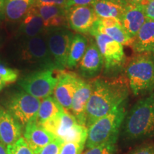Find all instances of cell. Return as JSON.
<instances>
[{
  "mask_svg": "<svg viewBox=\"0 0 154 154\" xmlns=\"http://www.w3.org/2000/svg\"><path fill=\"white\" fill-rule=\"evenodd\" d=\"M91 84V94L86 111L87 128L126 101L128 95V84L123 78L98 79Z\"/></svg>",
  "mask_w": 154,
  "mask_h": 154,
  "instance_id": "cell-1",
  "label": "cell"
},
{
  "mask_svg": "<svg viewBox=\"0 0 154 154\" xmlns=\"http://www.w3.org/2000/svg\"><path fill=\"white\" fill-rule=\"evenodd\" d=\"M122 136L129 141L154 136V90L136 102L127 113L123 123Z\"/></svg>",
  "mask_w": 154,
  "mask_h": 154,
  "instance_id": "cell-2",
  "label": "cell"
},
{
  "mask_svg": "<svg viewBox=\"0 0 154 154\" xmlns=\"http://www.w3.org/2000/svg\"><path fill=\"white\" fill-rule=\"evenodd\" d=\"M126 116V101H124L107 115L94 122L88 128L85 144L86 149H91L118 138Z\"/></svg>",
  "mask_w": 154,
  "mask_h": 154,
  "instance_id": "cell-3",
  "label": "cell"
},
{
  "mask_svg": "<svg viewBox=\"0 0 154 154\" xmlns=\"http://www.w3.org/2000/svg\"><path fill=\"white\" fill-rule=\"evenodd\" d=\"M128 86L134 95L151 93L154 90V60L140 54L133 58L126 69Z\"/></svg>",
  "mask_w": 154,
  "mask_h": 154,
  "instance_id": "cell-4",
  "label": "cell"
},
{
  "mask_svg": "<svg viewBox=\"0 0 154 154\" xmlns=\"http://www.w3.org/2000/svg\"><path fill=\"white\" fill-rule=\"evenodd\" d=\"M39 125L64 142L86 144L88 128L79 124L72 113L66 109L57 116Z\"/></svg>",
  "mask_w": 154,
  "mask_h": 154,
  "instance_id": "cell-5",
  "label": "cell"
},
{
  "mask_svg": "<svg viewBox=\"0 0 154 154\" xmlns=\"http://www.w3.org/2000/svg\"><path fill=\"white\" fill-rule=\"evenodd\" d=\"M41 101V99L23 90L10 94L2 102V104L6 110L24 128L30 121L37 119Z\"/></svg>",
  "mask_w": 154,
  "mask_h": 154,
  "instance_id": "cell-6",
  "label": "cell"
},
{
  "mask_svg": "<svg viewBox=\"0 0 154 154\" xmlns=\"http://www.w3.org/2000/svg\"><path fill=\"white\" fill-rule=\"evenodd\" d=\"M44 35L56 70H64L74 34L66 28H57L46 30Z\"/></svg>",
  "mask_w": 154,
  "mask_h": 154,
  "instance_id": "cell-7",
  "label": "cell"
},
{
  "mask_svg": "<svg viewBox=\"0 0 154 154\" xmlns=\"http://www.w3.org/2000/svg\"><path fill=\"white\" fill-rule=\"evenodd\" d=\"M54 69H39L24 76L19 85L24 91L38 99L49 97L57 86V76L54 75Z\"/></svg>",
  "mask_w": 154,
  "mask_h": 154,
  "instance_id": "cell-8",
  "label": "cell"
},
{
  "mask_svg": "<svg viewBox=\"0 0 154 154\" xmlns=\"http://www.w3.org/2000/svg\"><path fill=\"white\" fill-rule=\"evenodd\" d=\"M21 51L22 60L26 63L41 69H54L56 70L44 34L25 39Z\"/></svg>",
  "mask_w": 154,
  "mask_h": 154,
  "instance_id": "cell-9",
  "label": "cell"
},
{
  "mask_svg": "<svg viewBox=\"0 0 154 154\" xmlns=\"http://www.w3.org/2000/svg\"><path fill=\"white\" fill-rule=\"evenodd\" d=\"M103 59L107 72L118 70L125 62V54L122 44L118 43L106 34L95 32L92 34Z\"/></svg>",
  "mask_w": 154,
  "mask_h": 154,
  "instance_id": "cell-10",
  "label": "cell"
},
{
  "mask_svg": "<svg viewBox=\"0 0 154 154\" xmlns=\"http://www.w3.org/2000/svg\"><path fill=\"white\" fill-rule=\"evenodd\" d=\"M57 86L54 91V98L63 109H71L73 97L81 78L74 72L59 71Z\"/></svg>",
  "mask_w": 154,
  "mask_h": 154,
  "instance_id": "cell-11",
  "label": "cell"
},
{
  "mask_svg": "<svg viewBox=\"0 0 154 154\" xmlns=\"http://www.w3.org/2000/svg\"><path fill=\"white\" fill-rule=\"evenodd\" d=\"M68 25L75 32L89 33L99 19L92 6H73L66 11Z\"/></svg>",
  "mask_w": 154,
  "mask_h": 154,
  "instance_id": "cell-12",
  "label": "cell"
},
{
  "mask_svg": "<svg viewBox=\"0 0 154 154\" xmlns=\"http://www.w3.org/2000/svg\"><path fill=\"white\" fill-rule=\"evenodd\" d=\"M24 139L30 149L34 154H38L40 151L57 137L40 126L37 119L30 121L24 127Z\"/></svg>",
  "mask_w": 154,
  "mask_h": 154,
  "instance_id": "cell-13",
  "label": "cell"
},
{
  "mask_svg": "<svg viewBox=\"0 0 154 154\" xmlns=\"http://www.w3.org/2000/svg\"><path fill=\"white\" fill-rule=\"evenodd\" d=\"M103 59L96 42L91 40L79 61V72L86 78H92L99 74L103 69Z\"/></svg>",
  "mask_w": 154,
  "mask_h": 154,
  "instance_id": "cell-14",
  "label": "cell"
},
{
  "mask_svg": "<svg viewBox=\"0 0 154 154\" xmlns=\"http://www.w3.org/2000/svg\"><path fill=\"white\" fill-rule=\"evenodd\" d=\"M91 82H86L81 79L76 91L73 97L72 107L70 109L72 111L71 113L75 117L77 122L84 126H86V107L91 96Z\"/></svg>",
  "mask_w": 154,
  "mask_h": 154,
  "instance_id": "cell-15",
  "label": "cell"
},
{
  "mask_svg": "<svg viewBox=\"0 0 154 154\" xmlns=\"http://www.w3.org/2000/svg\"><path fill=\"white\" fill-rule=\"evenodd\" d=\"M23 127L5 108L0 106V143L12 145L22 138Z\"/></svg>",
  "mask_w": 154,
  "mask_h": 154,
  "instance_id": "cell-16",
  "label": "cell"
},
{
  "mask_svg": "<svg viewBox=\"0 0 154 154\" xmlns=\"http://www.w3.org/2000/svg\"><path fill=\"white\" fill-rule=\"evenodd\" d=\"M39 13L46 30L57 28H66L68 25L66 7L43 5L35 7Z\"/></svg>",
  "mask_w": 154,
  "mask_h": 154,
  "instance_id": "cell-17",
  "label": "cell"
},
{
  "mask_svg": "<svg viewBox=\"0 0 154 154\" xmlns=\"http://www.w3.org/2000/svg\"><path fill=\"white\" fill-rule=\"evenodd\" d=\"M146 19L143 5H128L121 19V23L127 32L134 38Z\"/></svg>",
  "mask_w": 154,
  "mask_h": 154,
  "instance_id": "cell-18",
  "label": "cell"
},
{
  "mask_svg": "<svg viewBox=\"0 0 154 154\" xmlns=\"http://www.w3.org/2000/svg\"><path fill=\"white\" fill-rule=\"evenodd\" d=\"M18 34L25 39L34 38L45 34L43 20L35 7H32L21 20Z\"/></svg>",
  "mask_w": 154,
  "mask_h": 154,
  "instance_id": "cell-19",
  "label": "cell"
},
{
  "mask_svg": "<svg viewBox=\"0 0 154 154\" xmlns=\"http://www.w3.org/2000/svg\"><path fill=\"white\" fill-rule=\"evenodd\" d=\"M131 46L136 53L154 54V21L146 19Z\"/></svg>",
  "mask_w": 154,
  "mask_h": 154,
  "instance_id": "cell-20",
  "label": "cell"
},
{
  "mask_svg": "<svg viewBox=\"0 0 154 154\" xmlns=\"http://www.w3.org/2000/svg\"><path fill=\"white\" fill-rule=\"evenodd\" d=\"M34 3L35 0H4L5 18L12 22L22 20Z\"/></svg>",
  "mask_w": 154,
  "mask_h": 154,
  "instance_id": "cell-21",
  "label": "cell"
},
{
  "mask_svg": "<svg viewBox=\"0 0 154 154\" xmlns=\"http://www.w3.org/2000/svg\"><path fill=\"white\" fill-rule=\"evenodd\" d=\"M126 6L116 4L109 0H96L92 5L96 14L99 18L113 17L121 21Z\"/></svg>",
  "mask_w": 154,
  "mask_h": 154,
  "instance_id": "cell-22",
  "label": "cell"
},
{
  "mask_svg": "<svg viewBox=\"0 0 154 154\" xmlns=\"http://www.w3.org/2000/svg\"><path fill=\"white\" fill-rule=\"evenodd\" d=\"M95 32L106 34L122 45H131L134 39V38L132 37L123 27L122 25H118V26H111V27H101L94 24L89 34L91 35Z\"/></svg>",
  "mask_w": 154,
  "mask_h": 154,
  "instance_id": "cell-23",
  "label": "cell"
},
{
  "mask_svg": "<svg viewBox=\"0 0 154 154\" xmlns=\"http://www.w3.org/2000/svg\"><path fill=\"white\" fill-rule=\"evenodd\" d=\"M88 46L86 38L82 34H75L69 50L66 67L73 69L77 66L85 53Z\"/></svg>",
  "mask_w": 154,
  "mask_h": 154,
  "instance_id": "cell-24",
  "label": "cell"
},
{
  "mask_svg": "<svg viewBox=\"0 0 154 154\" xmlns=\"http://www.w3.org/2000/svg\"><path fill=\"white\" fill-rule=\"evenodd\" d=\"M63 108L58 103L54 97L49 96L41 101L37 114V122L41 124L57 116L62 112Z\"/></svg>",
  "mask_w": 154,
  "mask_h": 154,
  "instance_id": "cell-25",
  "label": "cell"
},
{
  "mask_svg": "<svg viewBox=\"0 0 154 154\" xmlns=\"http://www.w3.org/2000/svg\"><path fill=\"white\" fill-rule=\"evenodd\" d=\"M118 138L111 140L106 143L88 149L82 154H115L116 151Z\"/></svg>",
  "mask_w": 154,
  "mask_h": 154,
  "instance_id": "cell-26",
  "label": "cell"
},
{
  "mask_svg": "<svg viewBox=\"0 0 154 154\" xmlns=\"http://www.w3.org/2000/svg\"><path fill=\"white\" fill-rule=\"evenodd\" d=\"M8 154H34L24 138H20L16 143L7 146Z\"/></svg>",
  "mask_w": 154,
  "mask_h": 154,
  "instance_id": "cell-27",
  "label": "cell"
},
{
  "mask_svg": "<svg viewBox=\"0 0 154 154\" xmlns=\"http://www.w3.org/2000/svg\"><path fill=\"white\" fill-rule=\"evenodd\" d=\"M0 76L6 84H9L16 82L19 76V72L0 62Z\"/></svg>",
  "mask_w": 154,
  "mask_h": 154,
  "instance_id": "cell-28",
  "label": "cell"
},
{
  "mask_svg": "<svg viewBox=\"0 0 154 154\" xmlns=\"http://www.w3.org/2000/svg\"><path fill=\"white\" fill-rule=\"evenodd\" d=\"M84 147L85 144L65 142L61 147L59 154H82Z\"/></svg>",
  "mask_w": 154,
  "mask_h": 154,
  "instance_id": "cell-29",
  "label": "cell"
},
{
  "mask_svg": "<svg viewBox=\"0 0 154 154\" xmlns=\"http://www.w3.org/2000/svg\"><path fill=\"white\" fill-rule=\"evenodd\" d=\"M65 142L61 138H57L46 146L38 154H59L61 147Z\"/></svg>",
  "mask_w": 154,
  "mask_h": 154,
  "instance_id": "cell-30",
  "label": "cell"
},
{
  "mask_svg": "<svg viewBox=\"0 0 154 154\" xmlns=\"http://www.w3.org/2000/svg\"><path fill=\"white\" fill-rule=\"evenodd\" d=\"M97 26L101 27H111V26L121 25V21L116 18L108 17V18H99L95 22Z\"/></svg>",
  "mask_w": 154,
  "mask_h": 154,
  "instance_id": "cell-31",
  "label": "cell"
},
{
  "mask_svg": "<svg viewBox=\"0 0 154 154\" xmlns=\"http://www.w3.org/2000/svg\"><path fill=\"white\" fill-rule=\"evenodd\" d=\"M68 0H35L34 7H39L43 5H57L66 7L67 8Z\"/></svg>",
  "mask_w": 154,
  "mask_h": 154,
  "instance_id": "cell-32",
  "label": "cell"
},
{
  "mask_svg": "<svg viewBox=\"0 0 154 154\" xmlns=\"http://www.w3.org/2000/svg\"><path fill=\"white\" fill-rule=\"evenodd\" d=\"M96 0H68L67 8L73 6H92Z\"/></svg>",
  "mask_w": 154,
  "mask_h": 154,
  "instance_id": "cell-33",
  "label": "cell"
},
{
  "mask_svg": "<svg viewBox=\"0 0 154 154\" xmlns=\"http://www.w3.org/2000/svg\"><path fill=\"white\" fill-rule=\"evenodd\" d=\"M144 11L146 18L154 21V0H151L144 5Z\"/></svg>",
  "mask_w": 154,
  "mask_h": 154,
  "instance_id": "cell-34",
  "label": "cell"
},
{
  "mask_svg": "<svg viewBox=\"0 0 154 154\" xmlns=\"http://www.w3.org/2000/svg\"><path fill=\"white\" fill-rule=\"evenodd\" d=\"M130 154H154V146L145 145L135 149Z\"/></svg>",
  "mask_w": 154,
  "mask_h": 154,
  "instance_id": "cell-35",
  "label": "cell"
},
{
  "mask_svg": "<svg viewBox=\"0 0 154 154\" xmlns=\"http://www.w3.org/2000/svg\"><path fill=\"white\" fill-rule=\"evenodd\" d=\"M128 1V5H146L149 2L147 0H127Z\"/></svg>",
  "mask_w": 154,
  "mask_h": 154,
  "instance_id": "cell-36",
  "label": "cell"
},
{
  "mask_svg": "<svg viewBox=\"0 0 154 154\" xmlns=\"http://www.w3.org/2000/svg\"><path fill=\"white\" fill-rule=\"evenodd\" d=\"M5 18V5L4 0H0V20Z\"/></svg>",
  "mask_w": 154,
  "mask_h": 154,
  "instance_id": "cell-37",
  "label": "cell"
},
{
  "mask_svg": "<svg viewBox=\"0 0 154 154\" xmlns=\"http://www.w3.org/2000/svg\"><path fill=\"white\" fill-rule=\"evenodd\" d=\"M109 1L113 2L116 4H118V5H122V6H127L128 5V1L127 0H109Z\"/></svg>",
  "mask_w": 154,
  "mask_h": 154,
  "instance_id": "cell-38",
  "label": "cell"
},
{
  "mask_svg": "<svg viewBox=\"0 0 154 154\" xmlns=\"http://www.w3.org/2000/svg\"><path fill=\"white\" fill-rule=\"evenodd\" d=\"M0 154H8L7 146L2 143H0Z\"/></svg>",
  "mask_w": 154,
  "mask_h": 154,
  "instance_id": "cell-39",
  "label": "cell"
},
{
  "mask_svg": "<svg viewBox=\"0 0 154 154\" xmlns=\"http://www.w3.org/2000/svg\"><path fill=\"white\" fill-rule=\"evenodd\" d=\"M6 85H7V84H5V82H4L2 79L1 76H0V91H1L3 89V88L5 87V86Z\"/></svg>",
  "mask_w": 154,
  "mask_h": 154,
  "instance_id": "cell-40",
  "label": "cell"
},
{
  "mask_svg": "<svg viewBox=\"0 0 154 154\" xmlns=\"http://www.w3.org/2000/svg\"><path fill=\"white\" fill-rule=\"evenodd\" d=\"M147 1H148V2H149V1H151V0H147Z\"/></svg>",
  "mask_w": 154,
  "mask_h": 154,
  "instance_id": "cell-41",
  "label": "cell"
}]
</instances>
